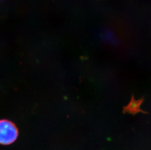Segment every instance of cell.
Instances as JSON below:
<instances>
[{"mask_svg": "<svg viewBox=\"0 0 151 150\" xmlns=\"http://www.w3.org/2000/svg\"><path fill=\"white\" fill-rule=\"evenodd\" d=\"M18 131L16 126L7 120H0V144L9 145L16 140Z\"/></svg>", "mask_w": 151, "mask_h": 150, "instance_id": "cell-1", "label": "cell"}, {"mask_svg": "<svg viewBox=\"0 0 151 150\" xmlns=\"http://www.w3.org/2000/svg\"><path fill=\"white\" fill-rule=\"evenodd\" d=\"M144 101V98L143 96L138 100L135 101L134 99V96L132 94L131 100L129 102V104L127 106L123 107V113H129L134 115L139 112L143 114H147V112H145L140 109V106Z\"/></svg>", "mask_w": 151, "mask_h": 150, "instance_id": "cell-2", "label": "cell"}]
</instances>
